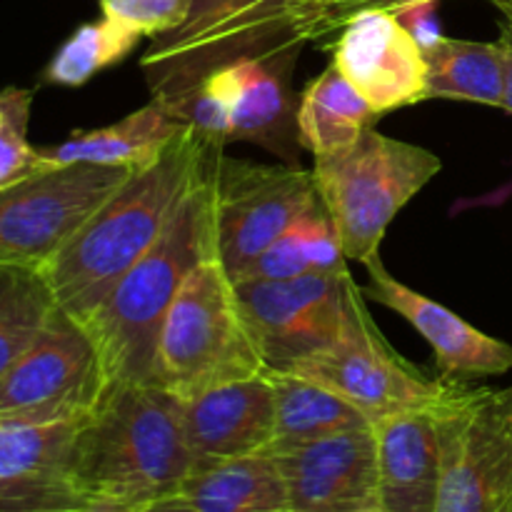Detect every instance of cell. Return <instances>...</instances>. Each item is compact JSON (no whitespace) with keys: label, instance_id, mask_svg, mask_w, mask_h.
<instances>
[{"label":"cell","instance_id":"1","mask_svg":"<svg viewBox=\"0 0 512 512\" xmlns=\"http://www.w3.org/2000/svg\"><path fill=\"white\" fill-rule=\"evenodd\" d=\"M223 148L188 125L163 153L135 168L43 268L55 305L85 323L153 248L200 170Z\"/></svg>","mask_w":512,"mask_h":512},{"label":"cell","instance_id":"2","mask_svg":"<svg viewBox=\"0 0 512 512\" xmlns=\"http://www.w3.org/2000/svg\"><path fill=\"white\" fill-rule=\"evenodd\" d=\"M418 3L440 0H193L190 18L153 38L140 65L153 98L173 103L235 60L308 43L330 48L358 15L400 13Z\"/></svg>","mask_w":512,"mask_h":512},{"label":"cell","instance_id":"3","mask_svg":"<svg viewBox=\"0 0 512 512\" xmlns=\"http://www.w3.org/2000/svg\"><path fill=\"white\" fill-rule=\"evenodd\" d=\"M220 155L200 170L153 248L83 323L98 345L108 385H158L155 360L165 315L195 265L218 248L215 168Z\"/></svg>","mask_w":512,"mask_h":512},{"label":"cell","instance_id":"4","mask_svg":"<svg viewBox=\"0 0 512 512\" xmlns=\"http://www.w3.org/2000/svg\"><path fill=\"white\" fill-rule=\"evenodd\" d=\"M193 468L183 400L160 385H110L80 420L73 450L80 500L140 508L178 495Z\"/></svg>","mask_w":512,"mask_h":512},{"label":"cell","instance_id":"5","mask_svg":"<svg viewBox=\"0 0 512 512\" xmlns=\"http://www.w3.org/2000/svg\"><path fill=\"white\" fill-rule=\"evenodd\" d=\"M268 370L235 280L213 248L185 278L165 315L155 360L158 385L188 400Z\"/></svg>","mask_w":512,"mask_h":512},{"label":"cell","instance_id":"6","mask_svg":"<svg viewBox=\"0 0 512 512\" xmlns=\"http://www.w3.org/2000/svg\"><path fill=\"white\" fill-rule=\"evenodd\" d=\"M433 150L368 128L350 148L318 155L313 180L348 260L368 265L395 215L440 173Z\"/></svg>","mask_w":512,"mask_h":512},{"label":"cell","instance_id":"7","mask_svg":"<svg viewBox=\"0 0 512 512\" xmlns=\"http://www.w3.org/2000/svg\"><path fill=\"white\" fill-rule=\"evenodd\" d=\"M285 370L330 388L363 410L370 423L408 410L443 408L460 385L430 378L393 350L370 318L363 290L355 298L343 333Z\"/></svg>","mask_w":512,"mask_h":512},{"label":"cell","instance_id":"8","mask_svg":"<svg viewBox=\"0 0 512 512\" xmlns=\"http://www.w3.org/2000/svg\"><path fill=\"white\" fill-rule=\"evenodd\" d=\"M108 388L93 335L78 318L55 308L38 338L0 378V420H83Z\"/></svg>","mask_w":512,"mask_h":512},{"label":"cell","instance_id":"9","mask_svg":"<svg viewBox=\"0 0 512 512\" xmlns=\"http://www.w3.org/2000/svg\"><path fill=\"white\" fill-rule=\"evenodd\" d=\"M133 170L75 163L0 190V263L43 270Z\"/></svg>","mask_w":512,"mask_h":512},{"label":"cell","instance_id":"10","mask_svg":"<svg viewBox=\"0 0 512 512\" xmlns=\"http://www.w3.org/2000/svg\"><path fill=\"white\" fill-rule=\"evenodd\" d=\"M323 208L313 173L220 155L215 168V240L228 273L253 263L300 218Z\"/></svg>","mask_w":512,"mask_h":512},{"label":"cell","instance_id":"11","mask_svg":"<svg viewBox=\"0 0 512 512\" xmlns=\"http://www.w3.org/2000/svg\"><path fill=\"white\" fill-rule=\"evenodd\" d=\"M235 288L270 370H285L333 343L360 295L350 270L290 280H245Z\"/></svg>","mask_w":512,"mask_h":512},{"label":"cell","instance_id":"12","mask_svg":"<svg viewBox=\"0 0 512 512\" xmlns=\"http://www.w3.org/2000/svg\"><path fill=\"white\" fill-rule=\"evenodd\" d=\"M443 475L435 512H512V433L495 390L458 385L438 408Z\"/></svg>","mask_w":512,"mask_h":512},{"label":"cell","instance_id":"13","mask_svg":"<svg viewBox=\"0 0 512 512\" xmlns=\"http://www.w3.org/2000/svg\"><path fill=\"white\" fill-rule=\"evenodd\" d=\"M333 65L378 110L428 100V63L423 48L395 13H365L345 25L330 43Z\"/></svg>","mask_w":512,"mask_h":512},{"label":"cell","instance_id":"14","mask_svg":"<svg viewBox=\"0 0 512 512\" xmlns=\"http://www.w3.org/2000/svg\"><path fill=\"white\" fill-rule=\"evenodd\" d=\"M290 512H365L378 505L373 425L273 453Z\"/></svg>","mask_w":512,"mask_h":512},{"label":"cell","instance_id":"15","mask_svg":"<svg viewBox=\"0 0 512 512\" xmlns=\"http://www.w3.org/2000/svg\"><path fill=\"white\" fill-rule=\"evenodd\" d=\"M80 420H0V512H60L80 500L73 450Z\"/></svg>","mask_w":512,"mask_h":512},{"label":"cell","instance_id":"16","mask_svg":"<svg viewBox=\"0 0 512 512\" xmlns=\"http://www.w3.org/2000/svg\"><path fill=\"white\" fill-rule=\"evenodd\" d=\"M365 270H368V285L360 288L365 298L398 313L418 330V335H423L433 350L440 378L463 383V380L503 375L512 368V345L483 333L438 300L395 280L380 258L370 260Z\"/></svg>","mask_w":512,"mask_h":512},{"label":"cell","instance_id":"17","mask_svg":"<svg viewBox=\"0 0 512 512\" xmlns=\"http://www.w3.org/2000/svg\"><path fill=\"white\" fill-rule=\"evenodd\" d=\"M303 50L235 60L208 75L230 103V143H253L295 165L300 145L293 73ZM200 80V83H203ZM193 90V88H190Z\"/></svg>","mask_w":512,"mask_h":512},{"label":"cell","instance_id":"18","mask_svg":"<svg viewBox=\"0 0 512 512\" xmlns=\"http://www.w3.org/2000/svg\"><path fill=\"white\" fill-rule=\"evenodd\" d=\"M183 425L195 465L270 453L275 440L270 370L183 400Z\"/></svg>","mask_w":512,"mask_h":512},{"label":"cell","instance_id":"19","mask_svg":"<svg viewBox=\"0 0 512 512\" xmlns=\"http://www.w3.org/2000/svg\"><path fill=\"white\" fill-rule=\"evenodd\" d=\"M378 505L385 512H435L443 475L438 410H408L373 423Z\"/></svg>","mask_w":512,"mask_h":512},{"label":"cell","instance_id":"20","mask_svg":"<svg viewBox=\"0 0 512 512\" xmlns=\"http://www.w3.org/2000/svg\"><path fill=\"white\" fill-rule=\"evenodd\" d=\"M185 120L160 98H150L143 108L110 123L105 128L75 130L63 143L35 150V168H63V165L90 163L115 168H140L163 153L183 130Z\"/></svg>","mask_w":512,"mask_h":512},{"label":"cell","instance_id":"21","mask_svg":"<svg viewBox=\"0 0 512 512\" xmlns=\"http://www.w3.org/2000/svg\"><path fill=\"white\" fill-rule=\"evenodd\" d=\"M178 495L198 512H290L273 453L195 465Z\"/></svg>","mask_w":512,"mask_h":512},{"label":"cell","instance_id":"22","mask_svg":"<svg viewBox=\"0 0 512 512\" xmlns=\"http://www.w3.org/2000/svg\"><path fill=\"white\" fill-rule=\"evenodd\" d=\"M270 380L275 393V440L270 453L373 425L363 410L303 375L270 370Z\"/></svg>","mask_w":512,"mask_h":512},{"label":"cell","instance_id":"23","mask_svg":"<svg viewBox=\"0 0 512 512\" xmlns=\"http://www.w3.org/2000/svg\"><path fill=\"white\" fill-rule=\"evenodd\" d=\"M383 118L343 73L330 65L310 80L298 100V135L303 150L318 155L350 148Z\"/></svg>","mask_w":512,"mask_h":512},{"label":"cell","instance_id":"24","mask_svg":"<svg viewBox=\"0 0 512 512\" xmlns=\"http://www.w3.org/2000/svg\"><path fill=\"white\" fill-rule=\"evenodd\" d=\"M428 63V100H465V103L503 108L505 60L500 43L443 38L423 50Z\"/></svg>","mask_w":512,"mask_h":512},{"label":"cell","instance_id":"25","mask_svg":"<svg viewBox=\"0 0 512 512\" xmlns=\"http://www.w3.org/2000/svg\"><path fill=\"white\" fill-rule=\"evenodd\" d=\"M343 243L330 220L328 210L318 208L285 230L270 248H265L253 263L240 268L230 278L245 280H290L313 273H340L345 265Z\"/></svg>","mask_w":512,"mask_h":512},{"label":"cell","instance_id":"26","mask_svg":"<svg viewBox=\"0 0 512 512\" xmlns=\"http://www.w3.org/2000/svg\"><path fill=\"white\" fill-rule=\"evenodd\" d=\"M55 308L43 270L0 263V378L38 338Z\"/></svg>","mask_w":512,"mask_h":512},{"label":"cell","instance_id":"27","mask_svg":"<svg viewBox=\"0 0 512 512\" xmlns=\"http://www.w3.org/2000/svg\"><path fill=\"white\" fill-rule=\"evenodd\" d=\"M140 35L110 23V20H98V23H85L73 30L68 40L60 45L43 68L45 85H63V88H80L88 80H93L100 70L120 63L133 53Z\"/></svg>","mask_w":512,"mask_h":512},{"label":"cell","instance_id":"28","mask_svg":"<svg viewBox=\"0 0 512 512\" xmlns=\"http://www.w3.org/2000/svg\"><path fill=\"white\" fill-rule=\"evenodd\" d=\"M0 100L5 110V123L0 128V190H3L38 170L35 168L38 148L28 143L33 90L5 88L0 90Z\"/></svg>","mask_w":512,"mask_h":512},{"label":"cell","instance_id":"29","mask_svg":"<svg viewBox=\"0 0 512 512\" xmlns=\"http://www.w3.org/2000/svg\"><path fill=\"white\" fill-rule=\"evenodd\" d=\"M103 18L140 38H158L190 18L193 0H100Z\"/></svg>","mask_w":512,"mask_h":512},{"label":"cell","instance_id":"30","mask_svg":"<svg viewBox=\"0 0 512 512\" xmlns=\"http://www.w3.org/2000/svg\"><path fill=\"white\" fill-rule=\"evenodd\" d=\"M435 5L438 3H418L395 13L423 50L443 38V30H440L438 18H435Z\"/></svg>","mask_w":512,"mask_h":512},{"label":"cell","instance_id":"31","mask_svg":"<svg viewBox=\"0 0 512 512\" xmlns=\"http://www.w3.org/2000/svg\"><path fill=\"white\" fill-rule=\"evenodd\" d=\"M500 48H503V60H505V98H503V110L512 113V30L500 25Z\"/></svg>","mask_w":512,"mask_h":512},{"label":"cell","instance_id":"32","mask_svg":"<svg viewBox=\"0 0 512 512\" xmlns=\"http://www.w3.org/2000/svg\"><path fill=\"white\" fill-rule=\"evenodd\" d=\"M135 512H198V510H195L188 500L180 498V495H170V498L155 500V503H148V505H140Z\"/></svg>","mask_w":512,"mask_h":512},{"label":"cell","instance_id":"33","mask_svg":"<svg viewBox=\"0 0 512 512\" xmlns=\"http://www.w3.org/2000/svg\"><path fill=\"white\" fill-rule=\"evenodd\" d=\"M135 510H138L135 505L113 503V500H85V503L73 505V508L60 510V512H135Z\"/></svg>","mask_w":512,"mask_h":512},{"label":"cell","instance_id":"34","mask_svg":"<svg viewBox=\"0 0 512 512\" xmlns=\"http://www.w3.org/2000/svg\"><path fill=\"white\" fill-rule=\"evenodd\" d=\"M495 405H498L500 418L505 420V425H508L512 433V385L505 390H495Z\"/></svg>","mask_w":512,"mask_h":512},{"label":"cell","instance_id":"35","mask_svg":"<svg viewBox=\"0 0 512 512\" xmlns=\"http://www.w3.org/2000/svg\"><path fill=\"white\" fill-rule=\"evenodd\" d=\"M495 5V10L500 13V25L512 30V0H490Z\"/></svg>","mask_w":512,"mask_h":512},{"label":"cell","instance_id":"36","mask_svg":"<svg viewBox=\"0 0 512 512\" xmlns=\"http://www.w3.org/2000/svg\"><path fill=\"white\" fill-rule=\"evenodd\" d=\"M5 123V110H3V100H0V128H3Z\"/></svg>","mask_w":512,"mask_h":512},{"label":"cell","instance_id":"37","mask_svg":"<svg viewBox=\"0 0 512 512\" xmlns=\"http://www.w3.org/2000/svg\"><path fill=\"white\" fill-rule=\"evenodd\" d=\"M365 512H385L383 508H370V510H365Z\"/></svg>","mask_w":512,"mask_h":512}]
</instances>
